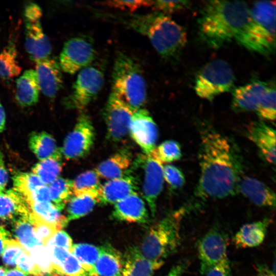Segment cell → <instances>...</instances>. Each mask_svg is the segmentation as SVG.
Listing matches in <instances>:
<instances>
[{
    "label": "cell",
    "mask_w": 276,
    "mask_h": 276,
    "mask_svg": "<svg viewBox=\"0 0 276 276\" xmlns=\"http://www.w3.org/2000/svg\"><path fill=\"white\" fill-rule=\"evenodd\" d=\"M99 195L94 193H83L73 195L67 202L68 221L79 219L89 213L99 202Z\"/></svg>",
    "instance_id": "29"
},
{
    "label": "cell",
    "mask_w": 276,
    "mask_h": 276,
    "mask_svg": "<svg viewBox=\"0 0 276 276\" xmlns=\"http://www.w3.org/2000/svg\"><path fill=\"white\" fill-rule=\"evenodd\" d=\"M134 162L144 169L142 194L153 216L156 213V200L163 187L162 164L152 153L139 155Z\"/></svg>",
    "instance_id": "13"
},
{
    "label": "cell",
    "mask_w": 276,
    "mask_h": 276,
    "mask_svg": "<svg viewBox=\"0 0 276 276\" xmlns=\"http://www.w3.org/2000/svg\"><path fill=\"white\" fill-rule=\"evenodd\" d=\"M132 163L131 152L123 149L102 162L95 170L99 177L111 179L124 175L129 170Z\"/></svg>",
    "instance_id": "26"
},
{
    "label": "cell",
    "mask_w": 276,
    "mask_h": 276,
    "mask_svg": "<svg viewBox=\"0 0 276 276\" xmlns=\"http://www.w3.org/2000/svg\"><path fill=\"white\" fill-rule=\"evenodd\" d=\"M100 255L94 266L95 276H122L124 258L110 245L101 246Z\"/></svg>",
    "instance_id": "25"
},
{
    "label": "cell",
    "mask_w": 276,
    "mask_h": 276,
    "mask_svg": "<svg viewBox=\"0 0 276 276\" xmlns=\"http://www.w3.org/2000/svg\"><path fill=\"white\" fill-rule=\"evenodd\" d=\"M6 114L4 108L0 102V132L5 129Z\"/></svg>",
    "instance_id": "56"
},
{
    "label": "cell",
    "mask_w": 276,
    "mask_h": 276,
    "mask_svg": "<svg viewBox=\"0 0 276 276\" xmlns=\"http://www.w3.org/2000/svg\"><path fill=\"white\" fill-rule=\"evenodd\" d=\"M145 36L158 54L166 59L177 55L185 46V30L167 15L156 12L146 14L107 15Z\"/></svg>",
    "instance_id": "3"
},
{
    "label": "cell",
    "mask_w": 276,
    "mask_h": 276,
    "mask_svg": "<svg viewBox=\"0 0 276 276\" xmlns=\"http://www.w3.org/2000/svg\"><path fill=\"white\" fill-rule=\"evenodd\" d=\"M26 249L17 240L9 239L2 254L4 263L9 266L15 265L18 257Z\"/></svg>",
    "instance_id": "44"
},
{
    "label": "cell",
    "mask_w": 276,
    "mask_h": 276,
    "mask_svg": "<svg viewBox=\"0 0 276 276\" xmlns=\"http://www.w3.org/2000/svg\"><path fill=\"white\" fill-rule=\"evenodd\" d=\"M198 28L201 38L212 48L235 41L248 50L262 54L254 33L250 8L244 2H208L198 19Z\"/></svg>",
    "instance_id": "2"
},
{
    "label": "cell",
    "mask_w": 276,
    "mask_h": 276,
    "mask_svg": "<svg viewBox=\"0 0 276 276\" xmlns=\"http://www.w3.org/2000/svg\"><path fill=\"white\" fill-rule=\"evenodd\" d=\"M164 261H151L145 258L139 247L133 246L127 251L122 276H153Z\"/></svg>",
    "instance_id": "22"
},
{
    "label": "cell",
    "mask_w": 276,
    "mask_h": 276,
    "mask_svg": "<svg viewBox=\"0 0 276 276\" xmlns=\"http://www.w3.org/2000/svg\"><path fill=\"white\" fill-rule=\"evenodd\" d=\"M275 1L255 2L250 8L254 32L264 53L273 52L275 44Z\"/></svg>",
    "instance_id": "9"
},
{
    "label": "cell",
    "mask_w": 276,
    "mask_h": 276,
    "mask_svg": "<svg viewBox=\"0 0 276 276\" xmlns=\"http://www.w3.org/2000/svg\"><path fill=\"white\" fill-rule=\"evenodd\" d=\"M53 273L62 276H90L89 272L71 253Z\"/></svg>",
    "instance_id": "42"
},
{
    "label": "cell",
    "mask_w": 276,
    "mask_h": 276,
    "mask_svg": "<svg viewBox=\"0 0 276 276\" xmlns=\"http://www.w3.org/2000/svg\"><path fill=\"white\" fill-rule=\"evenodd\" d=\"M29 146L39 160L49 157L59 148L54 137L45 131L32 132L29 138Z\"/></svg>",
    "instance_id": "30"
},
{
    "label": "cell",
    "mask_w": 276,
    "mask_h": 276,
    "mask_svg": "<svg viewBox=\"0 0 276 276\" xmlns=\"http://www.w3.org/2000/svg\"><path fill=\"white\" fill-rule=\"evenodd\" d=\"M190 5V2L187 1L158 0L153 1L151 7L156 12L167 15L184 10Z\"/></svg>",
    "instance_id": "46"
},
{
    "label": "cell",
    "mask_w": 276,
    "mask_h": 276,
    "mask_svg": "<svg viewBox=\"0 0 276 276\" xmlns=\"http://www.w3.org/2000/svg\"><path fill=\"white\" fill-rule=\"evenodd\" d=\"M13 189L24 198L28 197L35 190L44 184L32 172H21L13 178Z\"/></svg>",
    "instance_id": "37"
},
{
    "label": "cell",
    "mask_w": 276,
    "mask_h": 276,
    "mask_svg": "<svg viewBox=\"0 0 276 276\" xmlns=\"http://www.w3.org/2000/svg\"><path fill=\"white\" fill-rule=\"evenodd\" d=\"M15 265L16 268L26 275L43 276L31 257L30 251L27 249L18 257Z\"/></svg>",
    "instance_id": "47"
},
{
    "label": "cell",
    "mask_w": 276,
    "mask_h": 276,
    "mask_svg": "<svg viewBox=\"0 0 276 276\" xmlns=\"http://www.w3.org/2000/svg\"><path fill=\"white\" fill-rule=\"evenodd\" d=\"M269 85L261 81H255L234 89L232 109L237 112L256 111L259 102Z\"/></svg>",
    "instance_id": "20"
},
{
    "label": "cell",
    "mask_w": 276,
    "mask_h": 276,
    "mask_svg": "<svg viewBox=\"0 0 276 276\" xmlns=\"http://www.w3.org/2000/svg\"><path fill=\"white\" fill-rule=\"evenodd\" d=\"M228 240L219 229H211L198 241L197 250L202 274L211 267L227 257Z\"/></svg>",
    "instance_id": "14"
},
{
    "label": "cell",
    "mask_w": 276,
    "mask_h": 276,
    "mask_svg": "<svg viewBox=\"0 0 276 276\" xmlns=\"http://www.w3.org/2000/svg\"><path fill=\"white\" fill-rule=\"evenodd\" d=\"M40 91L36 73L33 70L24 72L16 80L15 98L22 107L35 105Z\"/></svg>",
    "instance_id": "27"
},
{
    "label": "cell",
    "mask_w": 276,
    "mask_h": 276,
    "mask_svg": "<svg viewBox=\"0 0 276 276\" xmlns=\"http://www.w3.org/2000/svg\"><path fill=\"white\" fill-rule=\"evenodd\" d=\"M200 176L196 195L202 199L224 198L238 192L242 167L235 147L210 127L201 130Z\"/></svg>",
    "instance_id": "1"
},
{
    "label": "cell",
    "mask_w": 276,
    "mask_h": 276,
    "mask_svg": "<svg viewBox=\"0 0 276 276\" xmlns=\"http://www.w3.org/2000/svg\"><path fill=\"white\" fill-rule=\"evenodd\" d=\"M31 209L25 198L13 189L0 193V218H29Z\"/></svg>",
    "instance_id": "24"
},
{
    "label": "cell",
    "mask_w": 276,
    "mask_h": 276,
    "mask_svg": "<svg viewBox=\"0 0 276 276\" xmlns=\"http://www.w3.org/2000/svg\"><path fill=\"white\" fill-rule=\"evenodd\" d=\"M62 159L61 149L59 148L53 154L36 163L32 168V172L48 186L59 177L63 166Z\"/></svg>",
    "instance_id": "28"
},
{
    "label": "cell",
    "mask_w": 276,
    "mask_h": 276,
    "mask_svg": "<svg viewBox=\"0 0 276 276\" xmlns=\"http://www.w3.org/2000/svg\"><path fill=\"white\" fill-rule=\"evenodd\" d=\"M7 269L3 266H0V276H5Z\"/></svg>",
    "instance_id": "58"
},
{
    "label": "cell",
    "mask_w": 276,
    "mask_h": 276,
    "mask_svg": "<svg viewBox=\"0 0 276 276\" xmlns=\"http://www.w3.org/2000/svg\"><path fill=\"white\" fill-rule=\"evenodd\" d=\"M104 82V74L100 67L91 64L79 73L71 94L64 103L67 107L82 110L99 94Z\"/></svg>",
    "instance_id": "7"
},
{
    "label": "cell",
    "mask_w": 276,
    "mask_h": 276,
    "mask_svg": "<svg viewBox=\"0 0 276 276\" xmlns=\"http://www.w3.org/2000/svg\"><path fill=\"white\" fill-rule=\"evenodd\" d=\"M52 262L53 265V273L64 263L71 252L64 248L47 245Z\"/></svg>",
    "instance_id": "48"
},
{
    "label": "cell",
    "mask_w": 276,
    "mask_h": 276,
    "mask_svg": "<svg viewBox=\"0 0 276 276\" xmlns=\"http://www.w3.org/2000/svg\"><path fill=\"white\" fill-rule=\"evenodd\" d=\"M139 189L137 178L130 169L123 176L109 179L102 185L99 197L103 204H115L136 192Z\"/></svg>",
    "instance_id": "16"
},
{
    "label": "cell",
    "mask_w": 276,
    "mask_h": 276,
    "mask_svg": "<svg viewBox=\"0 0 276 276\" xmlns=\"http://www.w3.org/2000/svg\"><path fill=\"white\" fill-rule=\"evenodd\" d=\"M271 220L265 218L243 225L236 233L233 241L238 248L257 247L264 241Z\"/></svg>",
    "instance_id": "23"
},
{
    "label": "cell",
    "mask_w": 276,
    "mask_h": 276,
    "mask_svg": "<svg viewBox=\"0 0 276 276\" xmlns=\"http://www.w3.org/2000/svg\"><path fill=\"white\" fill-rule=\"evenodd\" d=\"M205 276H232L231 268L228 257L211 267L204 274Z\"/></svg>",
    "instance_id": "50"
},
{
    "label": "cell",
    "mask_w": 276,
    "mask_h": 276,
    "mask_svg": "<svg viewBox=\"0 0 276 276\" xmlns=\"http://www.w3.org/2000/svg\"><path fill=\"white\" fill-rule=\"evenodd\" d=\"M51 203L59 211L73 195V180L58 177L48 186Z\"/></svg>",
    "instance_id": "32"
},
{
    "label": "cell",
    "mask_w": 276,
    "mask_h": 276,
    "mask_svg": "<svg viewBox=\"0 0 276 276\" xmlns=\"http://www.w3.org/2000/svg\"><path fill=\"white\" fill-rule=\"evenodd\" d=\"M31 213L40 219L49 223L59 230L65 226L68 223L66 217L62 215L51 202H30Z\"/></svg>",
    "instance_id": "31"
},
{
    "label": "cell",
    "mask_w": 276,
    "mask_h": 276,
    "mask_svg": "<svg viewBox=\"0 0 276 276\" xmlns=\"http://www.w3.org/2000/svg\"><path fill=\"white\" fill-rule=\"evenodd\" d=\"M187 263L181 262L173 266L165 276H180L187 267Z\"/></svg>",
    "instance_id": "54"
},
{
    "label": "cell",
    "mask_w": 276,
    "mask_h": 276,
    "mask_svg": "<svg viewBox=\"0 0 276 276\" xmlns=\"http://www.w3.org/2000/svg\"><path fill=\"white\" fill-rule=\"evenodd\" d=\"M31 257L41 272L49 276L53 273V265L46 246L40 244L29 250Z\"/></svg>",
    "instance_id": "41"
},
{
    "label": "cell",
    "mask_w": 276,
    "mask_h": 276,
    "mask_svg": "<svg viewBox=\"0 0 276 276\" xmlns=\"http://www.w3.org/2000/svg\"><path fill=\"white\" fill-rule=\"evenodd\" d=\"M99 5L107 7L133 12L142 7H152L153 1H107L98 3Z\"/></svg>",
    "instance_id": "43"
},
{
    "label": "cell",
    "mask_w": 276,
    "mask_h": 276,
    "mask_svg": "<svg viewBox=\"0 0 276 276\" xmlns=\"http://www.w3.org/2000/svg\"><path fill=\"white\" fill-rule=\"evenodd\" d=\"M101 246L87 243L73 245L71 253L81 263L89 272L90 276H95L94 266L101 252Z\"/></svg>",
    "instance_id": "34"
},
{
    "label": "cell",
    "mask_w": 276,
    "mask_h": 276,
    "mask_svg": "<svg viewBox=\"0 0 276 276\" xmlns=\"http://www.w3.org/2000/svg\"><path fill=\"white\" fill-rule=\"evenodd\" d=\"M112 80V91L133 111L142 108L147 100V84L136 61L126 54H118L113 65Z\"/></svg>",
    "instance_id": "4"
},
{
    "label": "cell",
    "mask_w": 276,
    "mask_h": 276,
    "mask_svg": "<svg viewBox=\"0 0 276 276\" xmlns=\"http://www.w3.org/2000/svg\"><path fill=\"white\" fill-rule=\"evenodd\" d=\"M49 276H62V275H60L57 274H55V273H52Z\"/></svg>",
    "instance_id": "59"
},
{
    "label": "cell",
    "mask_w": 276,
    "mask_h": 276,
    "mask_svg": "<svg viewBox=\"0 0 276 276\" xmlns=\"http://www.w3.org/2000/svg\"><path fill=\"white\" fill-rule=\"evenodd\" d=\"M9 232L2 226H0V256L3 251L6 241L9 239Z\"/></svg>",
    "instance_id": "55"
},
{
    "label": "cell",
    "mask_w": 276,
    "mask_h": 276,
    "mask_svg": "<svg viewBox=\"0 0 276 276\" xmlns=\"http://www.w3.org/2000/svg\"><path fill=\"white\" fill-rule=\"evenodd\" d=\"M234 73L225 61L216 59L205 64L199 72L194 89L201 98L212 101L216 96L233 89Z\"/></svg>",
    "instance_id": "6"
},
{
    "label": "cell",
    "mask_w": 276,
    "mask_h": 276,
    "mask_svg": "<svg viewBox=\"0 0 276 276\" xmlns=\"http://www.w3.org/2000/svg\"><path fill=\"white\" fill-rule=\"evenodd\" d=\"M275 87L269 86L260 99L255 111L261 118L271 121L275 120Z\"/></svg>",
    "instance_id": "39"
},
{
    "label": "cell",
    "mask_w": 276,
    "mask_h": 276,
    "mask_svg": "<svg viewBox=\"0 0 276 276\" xmlns=\"http://www.w3.org/2000/svg\"><path fill=\"white\" fill-rule=\"evenodd\" d=\"M25 199L28 203L30 202H50L48 186L44 185L39 187Z\"/></svg>",
    "instance_id": "51"
},
{
    "label": "cell",
    "mask_w": 276,
    "mask_h": 276,
    "mask_svg": "<svg viewBox=\"0 0 276 276\" xmlns=\"http://www.w3.org/2000/svg\"><path fill=\"white\" fill-rule=\"evenodd\" d=\"M129 132L145 154L149 155L154 150L158 131L155 123L147 110L142 108L133 112Z\"/></svg>",
    "instance_id": "15"
},
{
    "label": "cell",
    "mask_w": 276,
    "mask_h": 276,
    "mask_svg": "<svg viewBox=\"0 0 276 276\" xmlns=\"http://www.w3.org/2000/svg\"><path fill=\"white\" fill-rule=\"evenodd\" d=\"M112 218L119 221L146 223L149 217L145 202L134 192L114 204Z\"/></svg>",
    "instance_id": "18"
},
{
    "label": "cell",
    "mask_w": 276,
    "mask_h": 276,
    "mask_svg": "<svg viewBox=\"0 0 276 276\" xmlns=\"http://www.w3.org/2000/svg\"><path fill=\"white\" fill-rule=\"evenodd\" d=\"M34 70L40 91L53 99L62 86L61 69L59 62L49 57L35 62Z\"/></svg>",
    "instance_id": "17"
},
{
    "label": "cell",
    "mask_w": 276,
    "mask_h": 276,
    "mask_svg": "<svg viewBox=\"0 0 276 276\" xmlns=\"http://www.w3.org/2000/svg\"><path fill=\"white\" fill-rule=\"evenodd\" d=\"M95 140V130L89 116L84 112L79 116L72 131L65 139L61 149L66 159H77L86 156Z\"/></svg>",
    "instance_id": "11"
},
{
    "label": "cell",
    "mask_w": 276,
    "mask_h": 276,
    "mask_svg": "<svg viewBox=\"0 0 276 276\" xmlns=\"http://www.w3.org/2000/svg\"><path fill=\"white\" fill-rule=\"evenodd\" d=\"M238 192L254 204L261 207L275 208V194L268 186L253 177H241Z\"/></svg>",
    "instance_id": "21"
},
{
    "label": "cell",
    "mask_w": 276,
    "mask_h": 276,
    "mask_svg": "<svg viewBox=\"0 0 276 276\" xmlns=\"http://www.w3.org/2000/svg\"><path fill=\"white\" fill-rule=\"evenodd\" d=\"M186 212L185 208L174 211L150 228L139 248L145 258L164 261L175 252L179 245L180 222Z\"/></svg>",
    "instance_id": "5"
},
{
    "label": "cell",
    "mask_w": 276,
    "mask_h": 276,
    "mask_svg": "<svg viewBox=\"0 0 276 276\" xmlns=\"http://www.w3.org/2000/svg\"><path fill=\"white\" fill-rule=\"evenodd\" d=\"M256 270L257 276H275V272L264 264H257Z\"/></svg>",
    "instance_id": "53"
},
{
    "label": "cell",
    "mask_w": 276,
    "mask_h": 276,
    "mask_svg": "<svg viewBox=\"0 0 276 276\" xmlns=\"http://www.w3.org/2000/svg\"><path fill=\"white\" fill-rule=\"evenodd\" d=\"M151 153L162 164L178 160L182 156L180 145L174 140L164 141L155 148Z\"/></svg>",
    "instance_id": "38"
},
{
    "label": "cell",
    "mask_w": 276,
    "mask_h": 276,
    "mask_svg": "<svg viewBox=\"0 0 276 276\" xmlns=\"http://www.w3.org/2000/svg\"><path fill=\"white\" fill-rule=\"evenodd\" d=\"M13 229L17 240L27 250L29 251L42 244L37 238L33 225L28 218L19 217L14 219Z\"/></svg>",
    "instance_id": "33"
},
{
    "label": "cell",
    "mask_w": 276,
    "mask_h": 276,
    "mask_svg": "<svg viewBox=\"0 0 276 276\" xmlns=\"http://www.w3.org/2000/svg\"><path fill=\"white\" fill-rule=\"evenodd\" d=\"M28 219L33 225L37 238L45 246L56 232L59 231L56 227L40 219L31 212Z\"/></svg>",
    "instance_id": "40"
},
{
    "label": "cell",
    "mask_w": 276,
    "mask_h": 276,
    "mask_svg": "<svg viewBox=\"0 0 276 276\" xmlns=\"http://www.w3.org/2000/svg\"><path fill=\"white\" fill-rule=\"evenodd\" d=\"M134 111L119 96L111 92L103 112L108 139L114 142L124 140Z\"/></svg>",
    "instance_id": "12"
},
{
    "label": "cell",
    "mask_w": 276,
    "mask_h": 276,
    "mask_svg": "<svg viewBox=\"0 0 276 276\" xmlns=\"http://www.w3.org/2000/svg\"><path fill=\"white\" fill-rule=\"evenodd\" d=\"M246 135L258 147L264 158L269 163H275V131L263 122L250 123Z\"/></svg>",
    "instance_id": "19"
},
{
    "label": "cell",
    "mask_w": 276,
    "mask_h": 276,
    "mask_svg": "<svg viewBox=\"0 0 276 276\" xmlns=\"http://www.w3.org/2000/svg\"><path fill=\"white\" fill-rule=\"evenodd\" d=\"M31 276H34V275H31Z\"/></svg>",
    "instance_id": "60"
},
{
    "label": "cell",
    "mask_w": 276,
    "mask_h": 276,
    "mask_svg": "<svg viewBox=\"0 0 276 276\" xmlns=\"http://www.w3.org/2000/svg\"><path fill=\"white\" fill-rule=\"evenodd\" d=\"M21 71L16 49L14 45H9L0 53V78H13L19 75Z\"/></svg>",
    "instance_id": "36"
},
{
    "label": "cell",
    "mask_w": 276,
    "mask_h": 276,
    "mask_svg": "<svg viewBox=\"0 0 276 276\" xmlns=\"http://www.w3.org/2000/svg\"><path fill=\"white\" fill-rule=\"evenodd\" d=\"M5 276H27V275L16 268L7 269Z\"/></svg>",
    "instance_id": "57"
},
{
    "label": "cell",
    "mask_w": 276,
    "mask_h": 276,
    "mask_svg": "<svg viewBox=\"0 0 276 276\" xmlns=\"http://www.w3.org/2000/svg\"><path fill=\"white\" fill-rule=\"evenodd\" d=\"M99 177L95 170L80 174L73 180V195L83 193H94L99 195L102 186Z\"/></svg>",
    "instance_id": "35"
},
{
    "label": "cell",
    "mask_w": 276,
    "mask_h": 276,
    "mask_svg": "<svg viewBox=\"0 0 276 276\" xmlns=\"http://www.w3.org/2000/svg\"><path fill=\"white\" fill-rule=\"evenodd\" d=\"M95 56L92 39L87 36H79L72 38L65 43L59 63L62 71L74 74L90 65Z\"/></svg>",
    "instance_id": "10"
},
{
    "label": "cell",
    "mask_w": 276,
    "mask_h": 276,
    "mask_svg": "<svg viewBox=\"0 0 276 276\" xmlns=\"http://www.w3.org/2000/svg\"><path fill=\"white\" fill-rule=\"evenodd\" d=\"M73 245L71 237L62 229L57 231L47 244V245L62 247L68 250L70 252Z\"/></svg>",
    "instance_id": "49"
},
{
    "label": "cell",
    "mask_w": 276,
    "mask_h": 276,
    "mask_svg": "<svg viewBox=\"0 0 276 276\" xmlns=\"http://www.w3.org/2000/svg\"><path fill=\"white\" fill-rule=\"evenodd\" d=\"M163 177L167 183L173 189L182 187L185 183V177L182 172L172 165L163 166Z\"/></svg>",
    "instance_id": "45"
},
{
    "label": "cell",
    "mask_w": 276,
    "mask_h": 276,
    "mask_svg": "<svg viewBox=\"0 0 276 276\" xmlns=\"http://www.w3.org/2000/svg\"><path fill=\"white\" fill-rule=\"evenodd\" d=\"M8 181V172L5 165L3 156L0 152V193L5 191Z\"/></svg>",
    "instance_id": "52"
},
{
    "label": "cell",
    "mask_w": 276,
    "mask_h": 276,
    "mask_svg": "<svg viewBox=\"0 0 276 276\" xmlns=\"http://www.w3.org/2000/svg\"><path fill=\"white\" fill-rule=\"evenodd\" d=\"M40 7L36 4H28L24 10L25 48L31 59L35 62L49 57L51 44L44 34L41 24Z\"/></svg>",
    "instance_id": "8"
}]
</instances>
